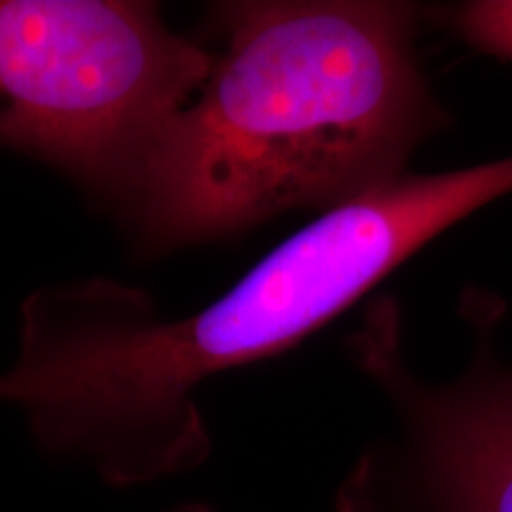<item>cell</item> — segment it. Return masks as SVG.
I'll list each match as a JSON object with an SVG mask.
<instances>
[{"label":"cell","instance_id":"6da1fadb","mask_svg":"<svg viewBox=\"0 0 512 512\" xmlns=\"http://www.w3.org/2000/svg\"><path fill=\"white\" fill-rule=\"evenodd\" d=\"M512 192V155L403 174L323 211L204 309L164 320L112 280L50 287L22 318L17 399L48 451L114 486L204 463L211 439L192 392L209 377L297 347L403 261Z\"/></svg>","mask_w":512,"mask_h":512},{"label":"cell","instance_id":"7a4b0ae2","mask_svg":"<svg viewBox=\"0 0 512 512\" xmlns=\"http://www.w3.org/2000/svg\"><path fill=\"white\" fill-rule=\"evenodd\" d=\"M211 17L209 74L124 197L152 247L323 214L408 174L451 126L415 46L420 5L245 0Z\"/></svg>","mask_w":512,"mask_h":512},{"label":"cell","instance_id":"3957f363","mask_svg":"<svg viewBox=\"0 0 512 512\" xmlns=\"http://www.w3.org/2000/svg\"><path fill=\"white\" fill-rule=\"evenodd\" d=\"M211 50L131 0H0V143L121 200Z\"/></svg>","mask_w":512,"mask_h":512},{"label":"cell","instance_id":"277c9868","mask_svg":"<svg viewBox=\"0 0 512 512\" xmlns=\"http://www.w3.org/2000/svg\"><path fill=\"white\" fill-rule=\"evenodd\" d=\"M505 302L463 294L467 356L430 380L406 354L401 302L377 297L347 354L389 425L337 489V512H512V361L501 354Z\"/></svg>","mask_w":512,"mask_h":512},{"label":"cell","instance_id":"5b68a950","mask_svg":"<svg viewBox=\"0 0 512 512\" xmlns=\"http://www.w3.org/2000/svg\"><path fill=\"white\" fill-rule=\"evenodd\" d=\"M475 53L512 62V0H467L427 12Z\"/></svg>","mask_w":512,"mask_h":512},{"label":"cell","instance_id":"8992f818","mask_svg":"<svg viewBox=\"0 0 512 512\" xmlns=\"http://www.w3.org/2000/svg\"><path fill=\"white\" fill-rule=\"evenodd\" d=\"M166 512H214V510L204 503H185V505H178V508L166 510Z\"/></svg>","mask_w":512,"mask_h":512}]
</instances>
